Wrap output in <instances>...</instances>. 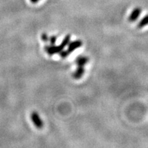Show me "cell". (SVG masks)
I'll use <instances>...</instances> for the list:
<instances>
[{
    "instance_id": "obj_1",
    "label": "cell",
    "mask_w": 148,
    "mask_h": 148,
    "mask_svg": "<svg viewBox=\"0 0 148 148\" xmlns=\"http://www.w3.org/2000/svg\"><path fill=\"white\" fill-rule=\"evenodd\" d=\"M140 13H141V9L138 8V7L135 8L134 9H133L132 12L130 14L128 20L130 22L135 21L136 19H138V17H139Z\"/></svg>"
},
{
    "instance_id": "obj_2",
    "label": "cell",
    "mask_w": 148,
    "mask_h": 148,
    "mask_svg": "<svg viewBox=\"0 0 148 148\" xmlns=\"http://www.w3.org/2000/svg\"><path fill=\"white\" fill-rule=\"evenodd\" d=\"M82 45V42L81 40H75V41L71 42L69 45V47H68V52L71 53L72 51H73L75 49H77V48L80 47Z\"/></svg>"
},
{
    "instance_id": "obj_3",
    "label": "cell",
    "mask_w": 148,
    "mask_h": 148,
    "mask_svg": "<svg viewBox=\"0 0 148 148\" xmlns=\"http://www.w3.org/2000/svg\"><path fill=\"white\" fill-rule=\"evenodd\" d=\"M85 70L84 66H78L76 71L74 72L73 77L75 79H80L84 74Z\"/></svg>"
},
{
    "instance_id": "obj_4",
    "label": "cell",
    "mask_w": 148,
    "mask_h": 148,
    "mask_svg": "<svg viewBox=\"0 0 148 148\" xmlns=\"http://www.w3.org/2000/svg\"><path fill=\"white\" fill-rule=\"evenodd\" d=\"M88 62V58L86 56H81L77 57L75 62H76L77 65L78 66H84Z\"/></svg>"
},
{
    "instance_id": "obj_5",
    "label": "cell",
    "mask_w": 148,
    "mask_h": 148,
    "mask_svg": "<svg viewBox=\"0 0 148 148\" xmlns=\"http://www.w3.org/2000/svg\"><path fill=\"white\" fill-rule=\"evenodd\" d=\"M148 25V14L144 16L141 20L139 21V23H138V28H143V27H145V25Z\"/></svg>"
},
{
    "instance_id": "obj_6",
    "label": "cell",
    "mask_w": 148,
    "mask_h": 148,
    "mask_svg": "<svg viewBox=\"0 0 148 148\" xmlns=\"http://www.w3.org/2000/svg\"><path fill=\"white\" fill-rule=\"evenodd\" d=\"M32 119L34 120V122L35 123V124L37 125V127H40L42 125V122L40 121V119H39V117H38V114H36V113H34L32 114Z\"/></svg>"
}]
</instances>
